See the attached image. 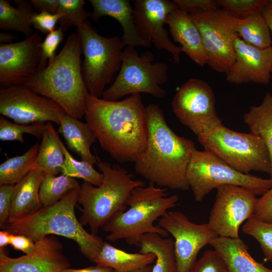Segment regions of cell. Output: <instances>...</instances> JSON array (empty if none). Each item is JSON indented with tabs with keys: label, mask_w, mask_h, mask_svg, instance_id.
<instances>
[{
	"label": "cell",
	"mask_w": 272,
	"mask_h": 272,
	"mask_svg": "<svg viewBox=\"0 0 272 272\" xmlns=\"http://www.w3.org/2000/svg\"><path fill=\"white\" fill-rule=\"evenodd\" d=\"M235 59L226 80L236 85L254 83L267 85L271 77L272 47L260 49L245 42L237 34Z\"/></svg>",
	"instance_id": "obj_19"
},
{
	"label": "cell",
	"mask_w": 272,
	"mask_h": 272,
	"mask_svg": "<svg viewBox=\"0 0 272 272\" xmlns=\"http://www.w3.org/2000/svg\"><path fill=\"white\" fill-rule=\"evenodd\" d=\"M62 147L64 154V161L61 168L62 174L72 178L83 179L84 181L95 186H99L103 180V175L96 171L93 165L83 161H78L67 151L63 143Z\"/></svg>",
	"instance_id": "obj_33"
},
{
	"label": "cell",
	"mask_w": 272,
	"mask_h": 272,
	"mask_svg": "<svg viewBox=\"0 0 272 272\" xmlns=\"http://www.w3.org/2000/svg\"><path fill=\"white\" fill-rule=\"evenodd\" d=\"M79 119L66 113L62 115L57 133L63 136L69 148L79 155L82 161L96 164L97 156L92 154L90 149L97 140L88 124Z\"/></svg>",
	"instance_id": "obj_24"
},
{
	"label": "cell",
	"mask_w": 272,
	"mask_h": 272,
	"mask_svg": "<svg viewBox=\"0 0 272 272\" xmlns=\"http://www.w3.org/2000/svg\"><path fill=\"white\" fill-rule=\"evenodd\" d=\"M134 18L139 32L147 43L159 50H165L173 56L174 63L179 64L182 52L180 46L170 39L165 27L168 15L178 7L174 1H133Z\"/></svg>",
	"instance_id": "obj_17"
},
{
	"label": "cell",
	"mask_w": 272,
	"mask_h": 272,
	"mask_svg": "<svg viewBox=\"0 0 272 272\" xmlns=\"http://www.w3.org/2000/svg\"><path fill=\"white\" fill-rule=\"evenodd\" d=\"M35 242L32 252L16 258L9 257L4 248H0V272H60L70 267L57 238L47 236Z\"/></svg>",
	"instance_id": "obj_18"
},
{
	"label": "cell",
	"mask_w": 272,
	"mask_h": 272,
	"mask_svg": "<svg viewBox=\"0 0 272 272\" xmlns=\"http://www.w3.org/2000/svg\"><path fill=\"white\" fill-rule=\"evenodd\" d=\"M10 245L14 249L25 254L32 252L36 247V242L28 236L22 234H12Z\"/></svg>",
	"instance_id": "obj_44"
},
{
	"label": "cell",
	"mask_w": 272,
	"mask_h": 272,
	"mask_svg": "<svg viewBox=\"0 0 272 272\" xmlns=\"http://www.w3.org/2000/svg\"><path fill=\"white\" fill-rule=\"evenodd\" d=\"M77 27L84 56L82 65L84 83L89 93L100 98L120 69L124 47L121 39L100 35L87 21Z\"/></svg>",
	"instance_id": "obj_8"
},
{
	"label": "cell",
	"mask_w": 272,
	"mask_h": 272,
	"mask_svg": "<svg viewBox=\"0 0 272 272\" xmlns=\"http://www.w3.org/2000/svg\"><path fill=\"white\" fill-rule=\"evenodd\" d=\"M31 2L36 11L51 14L57 13L59 3V0H31Z\"/></svg>",
	"instance_id": "obj_45"
},
{
	"label": "cell",
	"mask_w": 272,
	"mask_h": 272,
	"mask_svg": "<svg viewBox=\"0 0 272 272\" xmlns=\"http://www.w3.org/2000/svg\"><path fill=\"white\" fill-rule=\"evenodd\" d=\"M178 8L188 12L194 13L215 10L219 6L214 0H174Z\"/></svg>",
	"instance_id": "obj_41"
},
{
	"label": "cell",
	"mask_w": 272,
	"mask_h": 272,
	"mask_svg": "<svg viewBox=\"0 0 272 272\" xmlns=\"http://www.w3.org/2000/svg\"><path fill=\"white\" fill-rule=\"evenodd\" d=\"M62 15L59 13L51 14L46 12H36L32 17V26L47 35L56 29V24Z\"/></svg>",
	"instance_id": "obj_40"
},
{
	"label": "cell",
	"mask_w": 272,
	"mask_h": 272,
	"mask_svg": "<svg viewBox=\"0 0 272 272\" xmlns=\"http://www.w3.org/2000/svg\"><path fill=\"white\" fill-rule=\"evenodd\" d=\"M113 269L96 264V265L89 266L83 268H65L60 272H114Z\"/></svg>",
	"instance_id": "obj_46"
},
{
	"label": "cell",
	"mask_w": 272,
	"mask_h": 272,
	"mask_svg": "<svg viewBox=\"0 0 272 272\" xmlns=\"http://www.w3.org/2000/svg\"><path fill=\"white\" fill-rule=\"evenodd\" d=\"M93 8L91 19L97 22L102 16L116 20L122 29L123 46L150 47L151 45L141 36L137 27L133 7L129 0H89Z\"/></svg>",
	"instance_id": "obj_21"
},
{
	"label": "cell",
	"mask_w": 272,
	"mask_h": 272,
	"mask_svg": "<svg viewBox=\"0 0 272 272\" xmlns=\"http://www.w3.org/2000/svg\"><path fill=\"white\" fill-rule=\"evenodd\" d=\"M257 199L243 187L224 185L217 194L207 224L218 237L238 238L241 224L254 216Z\"/></svg>",
	"instance_id": "obj_13"
},
{
	"label": "cell",
	"mask_w": 272,
	"mask_h": 272,
	"mask_svg": "<svg viewBox=\"0 0 272 272\" xmlns=\"http://www.w3.org/2000/svg\"><path fill=\"white\" fill-rule=\"evenodd\" d=\"M14 186V184L0 185V227L2 229L9 219Z\"/></svg>",
	"instance_id": "obj_42"
},
{
	"label": "cell",
	"mask_w": 272,
	"mask_h": 272,
	"mask_svg": "<svg viewBox=\"0 0 272 272\" xmlns=\"http://www.w3.org/2000/svg\"><path fill=\"white\" fill-rule=\"evenodd\" d=\"M158 224L173 237L177 272H190L200 249L218 237L207 223H194L180 211H168Z\"/></svg>",
	"instance_id": "obj_15"
},
{
	"label": "cell",
	"mask_w": 272,
	"mask_h": 272,
	"mask_svg": "<svg viewBox=\"0 0 272 272\" xmlns=\"http://www.w3.org/2000/svg\"><path fill=\"white\" fill-rule=\"evenodd\" d=\"M186 179L196 202H201L214 189L224 185L247 188L256 195L272 187V179L241 173L209 151L195 149L188 166Z\"/></svg>",
	"instance_id": "obj_9"
},
{
	"label": "cell",
	"mask_w": 272,
	"mask_h": 272,
	"mask_svg": "<svg viewBox=\"0 0 272 272\" xmlns=\"http://www.w3.org/2000/svg\"><path fill=\"white\" fill-rule=\"evenodd\" d=\"M42 41L33 33L22 41L0 45L1 87L23 85L40 71Z\"/></svg>",
	"instance_id": "obj_16"
},
{
	"label": "cell",
	"mask_w": 272,
	"mask_h": 272,
	"mask_svg": "<svg viewBox=\"0 0 272 272\" xmlns=\"http://www.w3.org/2000/svg\"><path fill=\"white\" fill-rule=\"evenodd\" d=\"M148 141L134 163V170L149 183L168 189L186 191V172L196 149L191 140L176 134L169 126L163 110L146 106Z\"/></svg>",
	"instance_id": "obj_2"
},
{
	"label": "cell",
	"mask_w": 272,
	"mask_h": 272,
	"mask_svg": "<svg viewBox=\"0 0 272 272\" xmlns=\"http://www.w3.org/2000/svg\"><path fill=\"white\" fill-rule=\"evenodd\" d=\"M40 145L36 143L23 155L7 159L0 165V185L15 184L36 169Z\"/></svg>",
	"instance_id": "obj_31"
},
{
	"label": "cell",
	"mask_w": 272,
	"mask_h": 272,
	"mask_svg": "<svg viewBox=\"0 0 272 272\" xmlns=\"http://www.w3.org/2000/svg\"><path fill=\"white\" fill-rule=\"evenodd\" d=\"M79 188L73 190L53 205L9 220L3 230L26 235L34 242L52 235L72 239L78 244L81 252L93 262L104 241L96 234L85 230L76 217L75 209Z\"/></svg>",
	"instance_id": "obj_4"
},
{
	"label": "cell",
	"mask_w": 272,
	"mask_h": 272,
	"mask_svg": "<svg viewBox=\"0 0 272 272\" xmlns=\"http://www.w3.org/2000/svg\"><path fill=\"white\" fill-rule=\"evenodd\" d=\"M63 31L58 27L48 34L43 40L41 45L40 70L47 66L46 61L47 59H48V63L54 59L56 56L55 51L63 40Z\"/></svg>",
	"instance_id": "obj_39"
},
{
	"label": "cell",
	"mask_w": 272,
	"mask_h": 272,
	"mask_svg": "<svg viewBox=\"0 0 272 272\" xmlns=\"http://www.w3.org/2000/svg\"><path fill=\"white\" fill-rule=\"evenodd\" d=\"M168 189L150 183L134 189L126 202L125 211L115 214L102 227L106 239L112 242L124 239L131 246H138L140 237L147 233H157L164 237L169 234L154 222L176 206L179 197L169 196Z\"/></svg>",
	"instance_id": "obj_6"
},
{
	"label": "cell",
	"mask_w": 272,
	"mask_h": 272,
	"mask_svg": "<svg viewBox=\"0 0 272 272\" xmlns=\"http://www.w3.org/2000/svg\"><path fill=\"white\" fill-rule=\"evenodd\" d=\"M166 24L182 52L200 66L207 64L201 35L190 14L178 7L168 15Z\"/></svg>",
	"instance_id": "obj_20"
},
{
	"label": "cell",
	"mask_w": 272,
	"mask_h": 272,
	"mask_svg": "<svg viewBox=\"0 0 272 272\" xmlns=\"http://www.w3.org/2000/svg\"><path fill=\"white\" fill-rule=\"evenodd\" d=\"M173 111L179 121L197 137L222 125L215 106V97L206 82L190 78L173 98Z\"/></svg>",
	"instance_id": "obj_12"
},
{
	"label": "cell",
	"mask_w": 272,
	"mask_h": 272,
	"mask_svg": "<svg viewBox=\"0 0 272 272\" xmlns=\"http://www.w3.org/2000/svg\"><path fill=\"white\" fill-rule=\"evenodd\" d=\"M190 272H229L220 254L214 249L206 250L196 260Z\"/></svg>",
	"instance_id": "obj_38"
},
{
	"label": "cell",
	"mask_w": 272,
	"mask_h": 272,
	"mask_svg": "<svg viewBox=\"0 0 272 272\" xmlns=\"http://www.w3.org/2000/svg\"><path fill=\"white\" fill-rule=\"evenodd\" d=\"M268 0H218V5L238 19L261 12Z\"/></svg>",
	"instance_id": "obj_37"
},
{
	"label": "cell",
	"mask_w": 272,
	"mask_h": 272,
	"mask_svg": "<svg viewBox=\"0 0 272 272\" xmlns=\"http://www.w3.org/2000/svg\"><path fill=\"white\" fill-rule=\"evenodd\" d=\"M103 175L101 184L95 186L84 181L80 186L78 201L82 207L79 221L96 234L115 214L127 209V200L132 190L145 186V182L134 179L124 168L112 166L97 156L96 164Z\"/></svg>",
	"instance_id": "obj_5"
},
{
	"label": "cell",
	"mask_w": 272,
	"mask_h": 272,
	"mask_svg": "<svg viewBox=\"0 0 272 272\" xmlns=\"http://www.w3.org/2000/svg\"><path fill=\"white\" fill-rule=\"evenodd\" d=\"M236 33L245 42L256 48L271 47L270 31L261 12L238 19Z\"/></svg>",
	"instance_id": "obj_30"
},
{
	"label": "cell",
	"mask_w": 272,
	"mask_h": 272,
	"mask_svg": "<svg viewBox=\"0 0 272 272\" xmlns=\"http://www.w3.org/2000/svg\"><path fill=\"white\" fill-rule=\"evenodd\" d=\"M80 187L74 178L62 174L57 176L45 174L39 189L40 201L43 207L53 205Z\"/></svg>",
	"instance_id": "obj_32"
},
{
	"label": "cell",
	"mask_w": 272,
	"mask_h": 272,
	"mask_svg": "<svg viewBox=\"0 0 272 272\" xmlns=\"http://www.w3.org/2000/svg\"><path fill=\"white\" fill-rule=\"evenodd\" d=\"M17 38V36L14 34L1 32L0 43L1 44L11 43H13V40L16 39Z\"/></svg>",
	"instance_id": "obj_49"
},
{
	"label": "cell",
	"mask_w": 272,
	"mask_h": 272,
	"mask_svg": "<svg viewBox=\"0 0 272 272\" xmlns=\"http://www.w3.org/2000/svg\"><path fill=\"white\" fill-rule=\"evenodd\" d=\"M270 31L272 47V0H268L267 4L261 12Z\"/></svg>",
	"instance_id": "obj_47"
},
{
	"label": "cell",
	"mask_w": 272,
	"mask_h": 272,
	"mask_svg": "<svg viewBox=\"0 0 272 272\" xmlns=\"http://www.w3.org/2000/svg\"><path fill=\"white\" fill-rule=\"evenodd\" d=\"M14 2L17 7L7 0H0V29L21 32L28 37L33 34L31 20L37 12L31 0Z\"/></svg>",
	"instance_id": "obj_29"
},
{
	"label": "cell",
	"mask_w": 272,
	"mask_h": 272,
	"mask_svg": "<svg viewBox=\"0 0 272 272\" xmlns=\"http://www.w3.org/2000/svg\"><path fill=\"white\" fill-rule=\"evenodd\" d=\"M82 53L79 36L72 33L54 59L23 85L55 102L67 114L82 118L89 92L82 74Z\"/></svg>",
	"instance_id": "obj_3"
},
{
	"label": "cell",
	"mask_w": 272,
	"mask_h": 272,
	"mask_svg": "<svg viewBox=\"0 0 272 272\" xmlns=\"http://www.w3.org/2000/svg\"><path fill=\"white\" fill-rule=\"evenodd\" d=\"M45 174L36 169L14 186L9 220L30 214L43 207L39 189Z\"/></svg>",
	"instance_id": "obj_23"
},
{
	"label": "cell",
	"mask_w": 272,
	"mask_h": 272,
	"mask_svg": "<svg viewBox=\"0 0 272 272\" xmlns=\"http://www.w3.org/2000/svg\"><path fill=\"white\" fill-rule=\"evenodd\" d=\"M210 245L222 256L229 272H272V269L251 256L246 244L240 238L217 237Z\"/></svg>",
	"instance_id": "obj_22"
},
{
	"label": "cell",
	"mask_w": 272,
	"mask_h": 272,
	"mask_svg": "<svg viewBox=\"0 0 272 272\" xmlns=\"http://www.w3.org/2000/svg\"><path fill=\"white\" fill-rule=\"evenodd\" d=\"M243 120L250 132L259 137L264 142L271 164L272 179V95L266 93L259 105L250 107L243 116Z\"/></svg>",
	"instance_id": "obj_28"
},
{
	"label": "cell",
	"mask_w": 272,
	"mask_h": 272,
	"mask_svg": "<svg viewBox=\"0 0 272 272\" xmlns=\"http://www.w3.org/2000/svg\"><path fill=\"white\" fill-rule=\"evenodd\" d=\"M271 78H272V70H271Z\"/></svg>",
	"instance_id": "obj_51"
},
{
	"label": "cell",
	"mask_w": 272,
	"mask_h": 272,
	"mask_svg": "<svg viewBox=\"0 0 272 272\" xmlns=\"http://www.w3.org/2000/svg\"><path fill=\"white\" fill-rule=\"evenodd\" d=\"M152 267H153L152 265H149L141 268H139V269H135V270H133L131 271H123V272H152ZM114 272H120V271H117L114 270Z\"/></svg>",
	"instance_id": "obj_50"
},
{
	"label": "cell",
	"mask_w": 272,
	"mask_h": 272,
	"mask_svg": "<svg viewBox=\"0 0 272 272\" xmlns=\"http://www.w3.org/2000/svg\"><path fill=\"white\" fill-rule=\"evenodd\" d=\"M56 13L62 15L58 22L59 28L63 32L77 27L81 22H86L90 17L91 13L85 9L84 0H59Z\"/></svg>",
	"instance_id": "obj_34"
},
{
	"label": "cell",
	"mask_w": 272,
	"mask_h": 272,
	"mask_svg": "<svg viewBox=\"0 0 272 272\" xmlns=\"http://www.w3.org/2000/svg\"><path fill=\"white\" fill-rule=\"evenodd\" d=\"M242 231L256 240L265 259L272 262V223L261 221L253 216L244 224Z\"/></svg>",
	"instance_id": "obj_35"
},
{
	"label": "cell",
	"mask_w": 272,
	"mask_h": 272,
	"mask_svg": "<svg viewBox=\"0 0 272 272\" xmlns=\"http://www.w3.org/2000/svg\"><path fill=\"white\" fill-rule=\"evenodd\" d=\"M64 110L52 100L24 85L1 87L0 114L21 124L54 122L60 124Z\"/></svg>",
	"instance_id": "obj_14"
},
{
	"label": "cell",
	"mask_w": 272,
	"mask_h": 272,
	"mask_svg": "<svg viewBox=\"0 0 272 272\" xmlns=\"http://www.w3.org/2000/svg\"><path fill=\"white\" fill-rule=\"evenodd\" d=\"M168 79V65L164 62H154L152 51H145L139 55L134 47L126 46L118 75L102 97L117 101L126 95L145 93L161 98L167 92L161 86Z\"/></svg>",
	"instance_id": "obj_10"
},
{
	"label": "cell",
	"mask_w": 272,
	"mask_h": 272,
	"mask_svg": "<svg viewBox=\"0 0 272 272\" xmlns=\"http://www.w3.org/2000/svg\"><path fill=\"white\" fill-rule=\"evenodd\" d=\"M197 138L205 150L214 154L236 171L244 174L251 171L271 173L268 151L256 135L236 131L222 124Z\"/></svg>",
	"instance_id": "obj_7"
},
{
	"label": "cell",
	"mask_w": 272,
	"mask_h": 272,
	"mask_svg": "<svg viewBox=\"0 0 272 272\" xmlns=\"http://www.w3.org/2000/svg\"><path fill=\"white\" fill-rule=\"evenodd\" d=\"M139 252L156 256L152 272H177L174 239L157 233L143 235L139 240Z\"/></svg>",
	"instance_id": "obj_27"
},
{
	"label": "cell",
	"mask_w": 272,
	"mask_h": 272,
	"mask_svg": "<svg viewBox=\"0 0 272 272\" xmlns=\"http://www.w3.org/2000/svg\"><path fill=\"white\" fill-rule=\"evenodd\" d=\"M45 124L36 122L30 124H21L12 122L0 116V140L3 141H16L24 143L23 134L28 133L38 139L42 138Z\"/></svg>",
	"instance_id": "obj_36"
},
{
	"label": "cell",
	"mask_w": 272,
	"mask_h": 272,
	"mask_svg": "<svg viewBox=\"0 0 272 272\" xmlns=\"http://www.w3.org/2000/svg\"><path fill=\"white\" fill-rule=\"evenodd\" d=\"M190 15L201 35L207 64L216 72L226 74L235 59L238 19L219 8Z\"/></svg>",
	"instance_id": "obj_11"
},
{
	"label": "cell",
	"mask_w": 272,
	"mask_h": 272,
	"mask_svg": "<svg viewBox=\"0 0 272 272\" xmlns=\"http://www.w3.org/2000/svg\"><path fill=\"white\" fill-rule=\"evenodd\" d=\"M11 234L12 233L5 230L0 231V248H4L10 245Z\"/></svg>",
	"instance_id": "obj_48"
},
{
	"label": "cell",
	"mask_w": 272,
	"mask_h": 272,
	"mask_svg": "<svg viewBox=\"0 0 272 272\" xmlns=\"http://www.w3.org/2000/svg\"><path fill=\"white\" fill-rule=\"evenodd\" d=\"M155 259L156 256L152 253H129L104 241L93 262L117 271L123 272L152 265Z\"/></svg>",
	"instance_id": "obj_25"
},
{
	"label": "cell",
	"mask_w": 272,
	"mask_h": 272,
	"mask_svg": "<svg viewBox=\"0 0 272 272\" xmlns=\"http://www.w3.org/2000/svg\"><path fill=\"white\" fill-rule=\"evenodd\" d=\"M254 216L261 221L272 223V187L257 199Z\"/></svg>",
	"instance_id": "obj_43"
},
{
	"label": "cell",
	"mask_w": 272,
	"mask_h": 272,
	"mask_svg": "<svg viewBox=\"0 0 272 272\" xmlns=\"http://www.w3.org/2000/svg\"><path fill=\"white\" fill-rule=\"evenodd\" d=\"M84 113L101 148L118 162H134L145 149L147 115L140 94L110 101L88 92Z\"/></svg>",
	"instance_id": "obj_1"
},
{
	"label": "cell",
	"mask_w": 272,
	"mask_h": 272,
	"mask_svg": "<svg viewBox=\"0 0 272 272\" xmlns=\"http://www.w3.org/2000/svg\"><path fill=\"white\" fill-rule=\"evenodd\" d=\"M62 143L51 122H46L35 160L36 169L46 175L56 176L61 172L65 159Z\"/></svg>",
	"instance_id": "obj_26"
}]
</instances>
